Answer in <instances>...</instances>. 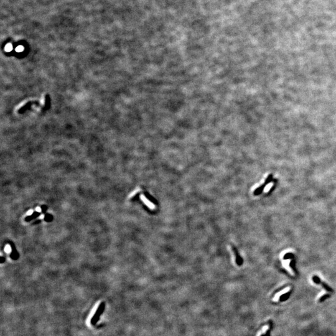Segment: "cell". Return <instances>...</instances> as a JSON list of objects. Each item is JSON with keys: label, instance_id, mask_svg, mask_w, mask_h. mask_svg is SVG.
<instances>
[{"label": "cell", "instance_id": "cell-7", "mask_svg": "<svg viewBox=\"0 0 336 336\" xmlns=\"http://www.w3.org/2000/svg\"><path fill=\"white\" fill-rule=\"evenodd\" d=\"M5 49L7 52H10V51L12 50L13 49V46H12V44H6V46H5Z\"/></svg>", "mask_w": 336, "mask_h": 336}, {"label": "cell", "instance_id": "cell-9", "mask_svg": "<svg viewBox=\"0 0 336 336\" xmlns=\"http://www.w3.org/2000/svg\"><path fill=\"white\" fill-rule=\"evenodd\" d=\"M23 50H24V47L23 46H18L16 48V52H21Z\"/></svg>", "mask_w": 336, "mask_h": 336}, {"label": "cell", "instance_id": "cell-1", "mask_svg": "<svg viewBox=\"0 0 336 336\" xmlns=\"http://www.w3.org/2000/svg\"><path fill=\"white\" fill-rule=\"evenodd\" d=\"M105 302H102L100 304V305H99L97 311H96V313H95L94 316L92 317V319H91V324L92 325H95L96 324L98 323L99 319H100V316H102V314H103V313H104V311L105 310Z\"/></svg>", "mask_w": 336, "mask_h": 336}, {"label": "cell", "instance_id": "cell-2", "mask_svg": "<svg viewBox=\"0 0 336 336\" xmlns=\"http://www.w3.org/2000/svg\"><path fill=\"white\" fill-rule=\"evenodd\" d=\"M273 180V175L272 174H270L268 175V176L267 177L266 179L265 180V182L264 183V184H263L262 185H261L260 187H258L257 189L254 191L253 192V195H258L260 194H261L263 192V191L264 190V189H265V186H266L267 184H268L269 183H270Z\"/></svg>", "mask_w": 336, "mask_h": 336}, {"label": "cell", "instance_id": "cell-6", "mask_svg": "<svg viewBox=\"0 0 336 336\" xmlns=\"http://www.w3.org/2000/svg\"><path fill=\"white\" fill-rule=\"evenodd\" d=\"M294 256V255L293 254V253H288L284 256L283 259L284 260H288V259H291V258H293Z\"/></svg>", "mask_w": 336, "mask_h": 336}, {"label": "cell", "instance_id": "cell-8", "mask_svg": "<svg viewBox=\"0 0 336 336\" xmlns=\"http://www.w3.org/2000/svg\"><path fill=\"white\" fill-rule=\"evenodd\" d=\"M5 251L6 252V253H10L11 252V246H10L9 245H7L5 248Z\"/></svg>", "mask_w": 336, "mask_h": 336}, {"label": "cell", "instance_id": "cell-10", "mask_svg": "<svg viewBox=\"0 0 336 336\" xmlns=\"http://www.w3.org/2000/svg\"><path fill=\"white\" fill-rule=\"evenodd\" d=\"M33 211L32 210H29L28 212H27V215H31L33 214Z\"/></svg>", "mask_w": 336, "mask_h": 336}, {"label": "cell", "instance_id": "cell-3", "mask_svg": "<svg viewBox=\"0 0 336 336\" xmlns=\"http://www.w3.org/2000/svg\"><path fill=\"white\" fill-rule=\"evenodd\" d=\"M232 251L234 252V254L235 256V262L236 263V265H238V266H240L243 264V259L241 257L240 255L239 252H238L237 249L235 248V246H232Z\"/></svg>", "mask_w": 336, "mask_h": 336}, {"label": "cell", "instance_id": "cell-11", "mask_svg": "<svg viewBox=\"0 0 336 336\" xmlns=\"http://www.w3.org/2000/svg\"><path fill=\"white\" fill-rule=\"evenodd\" d=\"M36 212H41V209L39 207H36Z\"/></svg>", "mask_w": 336, "mask_h": 336}, {"label": "cell", "instance_id": "cell-5", "mask_svg": "<svg viewBox=\"0 0 336 336\" xmlns=\"http://www.w3.org/2000/svg\"><path fill=\"white\" fill-rule=\"evenodd\" d=\"M145 197L147 199L149 200L151 202H152V203H154L156 204H157V201L155 199V198H153L151 195H149L148 193H145Z\"/></svg>", "mask_w": 336, "mask_h": 336}, {"label": "cell", "instance_id": "cell-12", "mask_svg": "<svg viewBox=\"0 0 336 336\" xmlns=\"http://www.w3.org/2000/svg\"><path fill=\"white\" fill-rule=\"evenodd\" d=\"M44 218V215H41V216H40V218L42 219V218Z\"/></svg>", "mask_w": 336, "mask_h": 336}, {"label": "cell", "instance_id": "cell-4", "mask_svg": "<svg viewBox=\"0 0 336 336\" xmlns=\"http://www.w3.org/2000/svg\"><path fill=\"white\" fill-rule=\"evenodd\" d=\"M290 290V288H286L284 289V290H282V291H280V292L276 294V295H275V296L274 297V298H273V301H275V302H277V301L279 300V299H280V296H282V294H285V293H288V291H289Z\"/></svg>", "mask_w": 336, "mask_h": 336}]
</instances>
